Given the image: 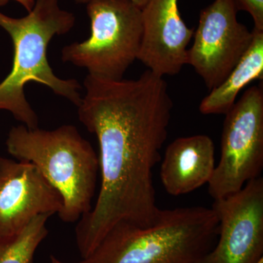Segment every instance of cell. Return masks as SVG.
<instances>
[{
  "mask_svg": "<svg viewBox=\"0 0 263 263\" xmlns=\"http://www.w3.org/2000/svg\"><path fill=\"white\" fill-rule=\"evenodd\" d=\"M84 87L78 114L98 138L102 181L95 207L76 228L82 259L118 222L149 227L158 219L152 171L161 160L174 107L167 82L148 70L135 80L88 74Z\"/></svg>",
  "mask_w": 263,
  "mask_h": 263,
  "instance_id": "cell-1",
  "label": "cell"
},
{
  "mask_svg": "<svg viewBox=\"0 0 263 263\" xmlns=\"http://www.w3.org/2000/svg\"><path fill=\"white\" fill-rule=\"evenodd\" d=\"M263 168V88L252 86L226 114L221 158L209 184L214 200L240 191Z\"/></svg>",
  "mask_w": 263,
  "mask_h": 263,
  "instance_id": "cell-6",
  "label": "cell"
},
{
  "mask_svg": "<svg viewBox=\"0 0 263 263\" xmlns=\"http://www.w3.org/2000/svg\"><path fill=\"white\" fill-rule=\"evenodd\" d=\"M215 167V146L210 137H183L166 148L160 179L169 195L179 196L209 183Z\"/></svg>",
  "mask_w": 263,
  "mask_h": 263,
  "instance_id": "cell-11",
  "label": "cell"
},
{
  "mask_svg": "<svg viewBox=\"0 0 263 263\" xmlns=\"http://www.w3.org/2000/svg\"><path fill=\"white\" fill-rule=\"evenodd\" d=\"M86 11L90 37L62 48V61L99 79L122 80L141 49V8L129 0H91Z\"/></svg>",
  "mask_w": 263,
  "mask_h": 263,
  "instance_id": "cell-5",
  "label": "cell"
},
{
  "mask_svg": "<svg viewBox=\"0 0 263 263\" xmlns=\"http://www.w3.org/2000/svg\"><path fill=\"white\" fill-rule=\"evenodd\" d=\"M258 263H263V259H262V260L259 261Z\"/></svg>",
  "mask_w": 263,
  "mask_h": 263,
  "instance_id": "cell-18",
  "label": "cell"
},
{
  "mask_svg": "<svg viewBox=\"0 0 263 263\" xmlns=\"http://www.w3.org/2000/svg\"><path fill=\"white\" fill-rule=\"evenodd\" d=\"M238 11L234 0H214L200 13L187 64L209 91L224 81L253 41V30L238 22Z\"/></svg>",
  "mask_w": 263,
  "mask_h": 263,
  "instance_id": "cell-7",
  "label": "cell"
},
{
  "mask_svg": "<svg viewBox=\"0 0 263 263\" xmlns=\"http://www.w3.org/2000/svg\"><path fill=\"white\" fill-rule=\"evenodd\" d=\"M238 10H245L253 19L254 30L263 32V0H234Z\"/></svg>",
  "mask_w": 263,
  "mask_h": 263,
  "instance_id": "cell-14",
  "label": "cell"
},
{
  "mask_svg": "<svg viewBox=\"0 0 263 263\" xmlns=\"http://www.w3.org/2000/svg\"><path fill=\"white\" fill-rule=\"evenodd\" d=\"M248 51L240 59L224 81L202 100V114H226L236 102L240 91L254 80L263 78V32L254 30Z\"/></svg>",
  "mask_w": 263,
  "mask_h": 263,
  "instance_id": "cell-12",
  "label": "cell"
},
{
  "mask_svg": "<svg viewBox=\"0 0 263 263\" xmlns=\"http://www.w3.org/2000/svg\"><path fill=\"white\" fill-rule=\"evenodd\" d=\"M143 36L138 60L157 75L175 76L187 64L195 29L180 13L179 0H148L141 8Z\"/></svg>",
  "mask_w": 263,
  "mask_h": 263,
  "instance_id": "cell-10",
  "label": "cell"
},
{
  "mask_svg": "<svg viewBox=\"0 0 263 263\" xmlns=\"http://www.w3.org/2000/svg\"><path fill=\"white\" fill-rule=\"evenodd\" d=\"M51 263H64L57 258L54 256H51Z\"/></svg>",
  "mask_w": 263,
  "mask_h": 263,
  "instance_id": "cell-17",
  "label": "cell"
},
{
  "mask_svg": "<svg viewBox=\"0 0 263 263\" xmlns=\"http://www.w3.org/2000/svg\"><path fill=\"white\" fill-rule=\"evenodd\" d=\"M51 216H35L16 234L0 240V263H33L37 247L48 235L46 221Z\"/></svg>",
  "mask_w": 263,
  "mask_h": 263,
  "instance_id": "cell-13",
  "label": "cell"
},
{
  "mask_svg": "<svg viewBox=\"0 0 263 263\" xmlns=\"http://www.w3.org/2000/svg\"><path fill=\"white\" fill-rule=\"evenodd\" d=\"M6 146L17 160L34 164L60 194L63 205L58 215L62 221L76 222L91 210L100 162L75 126L45 130L21 124L10 129Z\"/></svg>",
  "mask_w": 263,
  "mask_h": 263,
  "instance_id": "cell-4",
  "label": "cell"
},
{
  "mask_svg": "<svg viewBox=\"0 0 263 263\" xmlns=\"http://www.w3.org/2000/svg\"><path fill=\"white\" fill-rule=\"evenodd\" d=\"M218 231L212 208L166 209L152 226L118 222L80 263H197L215 245Z\"/></svg>",
  "mask_w": 263,
  "mask_h": 263,
  "instance_id": "cell-3",
  "label": "cell"
},
{
  "mask_svg": "<svg viewBox=\"0 0 263 263\" xmlns=\"http://www.w3.org/2000/svg\"><path fill=\"white\" fill-rule=\"evenodd\" d=\"M10 1H15L22 5L27 12H29L32 9L34 3H35V0H0V7L5 6Z\"/></svg>",
  "mask_w": 263,
  "mask_h": 263,
  "instance_id": "cell-15",
  "label": "cell"
},
{
  "mask_svg": "<svg viewBox=\"0 0 263 263\" xmlns=\"http://www.w3.org/2000/svg\"><path fill=\"white\" fill-rule=\"evenodd\" d=\"M75 22L73 13L62 9L58 0H35L32 9L22 18L0 11V27L9 34L14 48L11 71L0 83V110L9 111L29 129L38 128L39 121L25 96L28 83L45 85L77 107L81 103L79 81L55 75L47 58L52 38L70 32Z\"/></svg>",
  "mask_w": 263,
  "mask_h": 263,
  "instance_id": "cell-2",
  "label": "cell"
},
{
  "mask_svg": "<svg viewBox=\"0 0 263 263\" xmlns=\"http://www.w3.org/2000/svg\"><path fill=\"white\" fill-rule=\"evenodd\" d=\"M76 3H79V4H87L88 3H89L91 0H74ZM132 3H134L135 5H136L137 6L139 7L140 8H143L145 5L146 4L148 0H129Z\"/></svg>",
  "mask_w": 263,
  "mask_h": 263,
  "instance_id": "cell-16",
  "label": "cell"
},
{
  "mask_svg": "<svg viewBox=\"0 0 263 263\" xmlns=\"http://www.w3.org/2000/svg\"><path fill=\"white\" fill-rule=\"evenodd\" d=\"M219 221L215 245L197 263H258L263 259V179L214 200Z\"/></svg>",
  "mask_w": 263,
  "mask_h": 263,
  "instance_id": "cell-8",
  "label": "cell"
},
{
  "mask_svg": "<svg viewBox=\"0 0 263 263\" xmlns=\"http://www.w3.org/2000/svg\"><path fill=\"white\" fill-rule=\"evenodd\" d=\"M60 194L34 164L0 157V240L16 234L41 214L61 211Z\"/></svg>",
  "mask_w": 263,
  "mask_h": 263,
  "instance_id": "cell-9",
  "label": "cell"
}]
</instances>
